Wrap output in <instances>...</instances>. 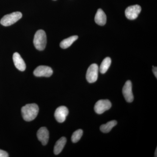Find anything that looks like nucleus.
Here are the masks:
<instances>
[{"label":"nucleus","instance_id":"0eeeda50","mask_svg":"<svg viewBox=\"0 0 157 157\" xmlns=\"http://www.w3.org/2000/svg\"><path fill=\"white\" fill-rule=\"evenodd\" d=\"M34 74L37 77H50L53 73V70L48 66H40L37 67L34 71Z\"/></svg>","mask_w":157,"mask_h":157},{"label":"nucleus","instance_id":"1a4fd4ad","mask_svg":"<svg viewBox=\"0 0 157 157\" xmlns=\"http://www.w3.org/2000/svg\"><path fill=\"white\" fill-rule=\"evenodd\" d=\"M69 113L68 108L65 106H60L57 108L55 112V117L59 123H63L66 120Z\"/></svg>","mask_w":157,"mask_h":157},{"label":"nucleus","instance_id":"9b49d317","mask_svg":"<svg viewBox=\"0 0 157 157\" xmlns=\"http://www.w3.org/2000/svg\"><path fill=\"white\" fill-rule=\"evenodd\" d=\"M13 60L14 66L21 71H24L26 69L25 62L17 52H15L13 56Z\"/></svg>","mask_w":157,"mask_h":157},{"label":"nucleus","instance_id":"ddd939ff","mask_svg":"<svg viewBox=\"0 0 157 157\" xmlns=\"http://www.w3.org/2000/svg\"><path fill=\"white\" fill-rule=\"evenodd\" d=\"M67 143V139L65 137H62L57 141L54 148V153L57 155L60 153Z\"/></svg>","mask_w":157,"mask_h":157},{"label":"nucleus","instance_id":"423d86ee","mask_svg":"<svg viewBox=\"0 0 157 157\" xmlns=\"http://www.w3.org/2000/svg\"><path fill=\"white\" fill-rule=\"evenodd\" d=\"M141 11V7L139 5H136L128 7L125 11V14L128 19L132 20L138 17Z\"/></svg>","mask_w":157,"mask_h":157},{"label":"nucleus","instance_id":"aec40b11","mask_svg":"<svg viewBox=\"0 0 157 157\" xmlns=\"http://www.w3.org/2000/svg\"><path fill=\"white\" fill-rule=\"evenodd\" d=\"M157 156V148L156 149L155 152V157H156Z\"/></svg>","mask_w":157,"mask_h":157},{"label":"nucleus","instance_id":"6e6552de","mask_svg":"<svg viewBox=\"0 0 157 157\" xmlns=\"http://www.w3.org/2000/svg\"><path fill=\"white\" fill-rule=\"evenodd\" d=\"M124 98L127 102L131 103L134 100V95L132 90V83L130 80H128L125 83L122 90Z\"/></svg>","mask_w":157,"mask_h":157},{"label":"nucleus","instance_id":"2eb2a0df","mask_svg":"<svg viewBox=\"0 0 157 157\" xmlns=\"http://www.w3.org/2000/svg\"><path fill=\"white\" fill-rule=\"evenodd\" d=\"M117 124V122L115 120L110 121L105 124H103L100 127V130L104 133H108L111 129Z\"/></svg>","mask_w":157,"mask_h":157},{"label":"nucleus","instance_id":"dca6fc26","mask_svg":"<svg viewBox=\"0 0 157 157\" xmlns=\"http://www.w3.org/2000/svg\"><path fill=\"white\" fill-rule=\"evenodd\" d=\"M111 63V59L110 58L106 57L104 59L100 67V72L102 74L106 73L110 67Z\"/></svg>","mask_w":157,"mask_h":157},{"label":"nucleus","instance_id":"4468645a","mask_svg":"<svg viewBox=\"0 0 157 157\" xmlns=\"http://www.w3.org/2000/svg\"><path fill=\"white\" fill-rule=\"evenodd\" d=\"M78 36H73L64 39L60 43V46L63 49H66V48H69L73 44V42L78 39Z\"/></svg>","mask_w":157,"mask_h":157},{"label":"nucleus","instance_id":"7ed1b4c3","mask_svg":"<svg viewBox=\"0 0 157 157\" xmlns=\"http://www.w3.org/2000/svg\"><path fill=\"white\" fill-rule=\"evenodd\" d=\"M22 17V13L19 11L6 14L1 19V24L5 26H9L14 24Z\"/></svg>","mask_w":157,"mask_h":157},{"label":"nucleus","instance_id":"f257e3e1","mask_svg":"<svg viewBox=\"0 0 157 157\" xmlns=\"http://www.w3.org/2000/svg\"><path fill=\"white\" fill-rule=\"evenodd\" d=\"M39 108L36 104H28L21 108V114L24 120L30 121L36 118L39 113Z\"/></svg>","mask_w":157,"mask_h":157},{"label":"nucleus","instance_id":"f03ea898","mask_svg":"<svg viewBox=\"0 0 157 157\" xmlns=\"http://www.w3.org/2000/svg\"><path fill=\"white\" fill-rule=\"evenodd\" d=\"M47 42V38L45 31L39 30L37 31L34 36L33 43L37 50L42 51L45 48Z\"/></svg>","mask_w":157,"mask_h":157},{"label":"nucleus","instance_id":"20e7f679","mask_svg":"<svg viewBox=\"0 0 157 157\" xmlns=\"http://www.w3.org/2000/svg\"><path fill=\"white\" fill-rule=\"evenodd\" d=\"M99 68L97 64H92L89 67L86 74V80L90 83H94L98 79Z\"/></svg>","mask_w":157,"mask_h":157},{"label":"nucleus","instance_id":"6ab92c4d","mask_svg":"<svg viewBox=\"0 0 157 157\" xmlns=\"http://www.w3.org/2000/svg\"><path fill=\"white\" fill-rule=\"evenodd\" d=\"M153 72L156 78H157V67H153L152 69Z\"/></svg>","mask_w":157,"mask_h":157},{"label":"nucleus","instance_id":"9d476101","mask_svg":"<svg viewBox=\"0 0 157 157\" xmlns=\"http://www.w3.org/2000/svg\"><path fill=\"white\" fill-rule=\"evenodd\" d=\"M37 136L39 140L43 145L47 144L49 139V132L45 127H42L38 130Z\"/></svg>","mask_w":157,"mask_h":157},{"label":"nucleus","instance_id":"f8f14e48","mask_svg":"<svg viewBox=\"0 0 157 157\" xmlns=\"http://www.w3.org/2000/svg\"><path fill=\"white\" fill-rule=\"evenodd\" d=\"M95 21L99 25L103 26L107 22V16L104 11L101 9H99L95 17Z\"/></svg>","mask_w":157,"mask_h":157},{"label":"nucleus","instance_id":"f3484780","mask_svg":"<svg viewBox=\"0 0 157 157\" xmlns=\"http://www.w3.org/2000/svg\"><path fill=\"white\" fill-rule=\"evenodd\" d=\"M83 134V131L81 129H78L73 133L71 137V140L73 143H76L81 139Z\"/></svg>","mask_w":157,"mask_h":157},{"label":"nucleus","instance_id":"a211bd4d","mask_svg":"<svg viewBox=\"0 0 157 157\" xmlns=\"http://www.w3.org/2000/svg\"><path fill=\"white\" fill-rule=\"evenodd\" d=\"M9 156V154L7 152L0 149V157H8Z\"/></svg>","mask_w":157,"mask_h":157},{"label":"nucleus","instance_id":"39448f33","mask_svg":"<svg viewBox=\"0 0 157 157\" xmlns=\"http://www.w3.org/2000/svg\"><path fill=\"white\" fill-rule=\"evenodd\" d=\"M112 104L108 100H101L96 103L94 110L96 113L101 114L111 108Z\"/></svg>","mask_w":157,"mask_h":157}]
</instances>
